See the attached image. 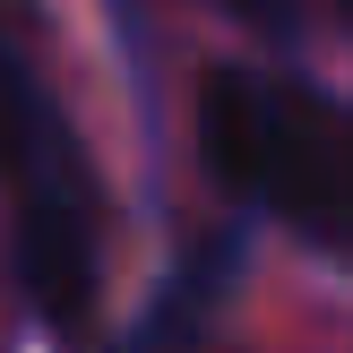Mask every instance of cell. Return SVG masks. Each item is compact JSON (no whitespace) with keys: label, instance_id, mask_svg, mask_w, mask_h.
Masks as SVG:
<instances>
[{"label":"cell","instance_id":"6da1fadb","mask_svg":"<svg viewBox=\"0 0 353 353\" xmlns=\"http://www.w3.org/2000/svg\"><path fill=\"white\" fill-rule=\"evenodd\" d=\"M0 216L17 250V293L43 327H78L103 276V199L78 121L26 43V9L0 0Z\"/></svg>","mask_w":353,"mask_h":353},{"label":"cell","instance_id":"7a4b0ae2","mask_svg":"<svg viewBox=\"0 0 353 353\" xmlns=\"http://www.w3.org/2000/svg\"><path fill=\"white\" fill-rule=\"evenodd\" d=\"M345 138H353L345 103H327L302 78H276V69H216L199 95V155L216 190L310 233L319 250L345 199Z\"/></svg>","mask_w":353,"mask_h":353},{"label":"cell","instance_id":"3957f363","mask_svg":"<svg viewBox=\"0 0 353 353\" xmlns=\"http://www.w3.org/2000/svg\"><path fill=\"white\" fill-rule=\"evenodd\" d=\"M224 9H233L241 26H259V34H285L293 17H302V0H224Z\"/></svg>","mask_w":353,"mask_h":353},{"label":"cell","instance_id":"277c9868","mask_svg":"<svg viewBox=\"0 0 353 353\" xmlns=\"http://www.w3.org/2000/svg\"><path fill=\"white\" fill-rule=\"evenodd\" d=\"M327 250H353V138H345V199H336V233H327Z\"/></svg>","mask_w":353,"mask_h":353},{"label":"cell","instance_id":"5b68a950","mask_svg":"<svg viewBox=\"0 0 353 353\" xmlns=\"http://www.w3.org/2000/svg\"><path fill=\"white\" fill-rule=\"evenodd\" d=\"M345 17H353V0H345Z\"/></svg>","mask_w":353,"mask_h":353}]
</instances>
